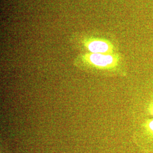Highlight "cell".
I'll use <instances>...</instances> for the list:
<instances>
[{
  "label": "cell",
  "instance_id": "1",
  "mask_svg": "<svg viewBox=\"0 0 153 153\" xmlns=\"http://www.w3.org/2000/svg\"><path fill=\"white\" fill-rule=\"evenodd\" d=\"M88 59L91 64L98 67H106L114 62V59L112 56L103 53H92L89 56Z\"/></svg>",
  "mask_w": 153,
  "mask_h": 153
},
{
  "label": "cell",
  "instance_id": "2",
  "mask_svg": "<svg viewBox=\"0 0 153 153\" xmlns=\"http://www.w3.org/2000/svg\"><path fill=\"white\" fill-rule=\"evenodd\" d=\"M109 48L108 44L103 41H93L88 45V49L93 53H104Z\"/></svg>",
  "mask_w": 153,
  "mask_h": 153
},
{
  "label": "cell",
  "instance_id": "3",
  "mask_svg": "<svg viewBox=\"0 0 153 153\" xmlns=\"http://www.w3.org/2000/svg\"><path fill=\"white\" fill-rule=\"evenodd\" d=\"M149 127L153 131V120L149 124Z\"/></svg>",
  "mask_w": 153,
  "mask_h": 153
}]
</instances>
